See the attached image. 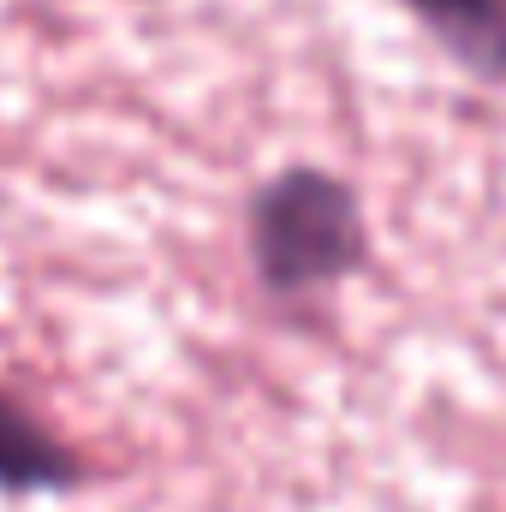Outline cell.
Masks as SVG:
<instances>
[{
  "label": "cell",
  "instance_id": "cell-1",
  "mask_svg": "<svg viewBox=\"0 0 506 512\" xmlns=\"http://www.w3.org/2000/svg\"><path fill=\"white\" fill-rule=\"evenodd\" d=\"M245 251H251L256 286L268 298L292 304V298H316V292L364 274L376 239H370L364 197L340 173L292 161L251 191Z\"/></svg>",
  "mask_w": 506,
  "mask_h": 512
},
{
  "label": "cell",
  "instance_id": "cell-2",
  "mask_svg": "<svg viewBox=\"0 0 506 512\" xmlns=\"http://www.w3.org/2000/svg\"><path fill=\"white\" fill-rule=\"evenodd\" d=\"M84 483L78 453L24 405L0 387V495L30 501V495H72Z\"/></svg>",
  "mask_w": 506,
  "mask_h": 512
},
{
  "label": "cell",
  "instance_id": "cell-3",
  "mask_svg": "<svg viewBox=\"0 0 506 512\" xmlns=\"http://www.w3.org/2000/svg\"><path fill=\"white\" fill-rule=\"evenodd\" d=\"M435 48L471 78V84H506V0H399Z\"/></svg>",
  "mask_w": 506,
  "mask_h": 512
}]
</instances>
